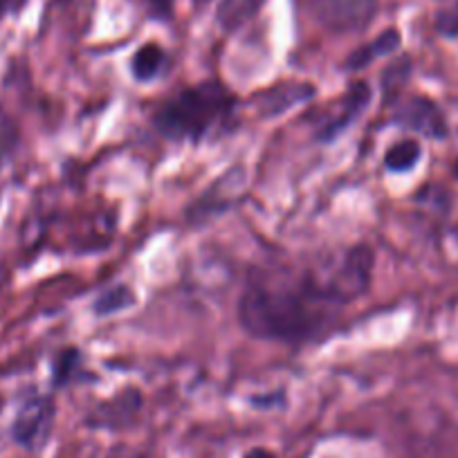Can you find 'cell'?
<instances>
[{
	"instance_id": "9a60e30c",
	"label": "cell",
	"mask_w": 458,
	"mask_h": 458,
	"mask_svg": "<svg viewBox=\"0 0 458 458\" xmlns=\"http://www.w3.org/2000/svg\"><path fill=\"white\" fill-rule=\"evenodd\" d=\"M21 147V131L10 113L0 106V171L5 169Z\"/></svg>"
},
{
	"instance_id": "277c9868",
	"label": "cell",
	"mask_w": 458,
	"mask_h": 458,
	"mask_svg": "<svg viewBox=\"0 0 458 458\" xmlns=\"http://www.w3.org/2000/svg\"><path fill=\"white\" fill-rule=\"evenodd\" d=\"M373 252L367 245H358V248L349 250L344 254L342 261L337 263L333 272L324 279L328 293L337 299L339 303H349L364 294L371 285L373 275Z\"/></svg>"
},
{
	"instance_id": "6da1fadb",
	"label": "cell",
	"mask_w": 458,
	"mask_h": 458,
	"mask_svg": "<svg viewBox=\"0 0 458 458\" xmlns=\"http://www.w3.org/2000/svg\"><path fill=\"white\" fill-rule=\"evenodd\" d=\"M339 306L324 279L306 272L294 281L263 279L248 285L239 299V319L259 339L301 344L319 337Z\"/></svg>"
},
{
	"instance_id": "7c38bea8",
	"label": "cell",
	"mask_w": 458,
	"mask_h": 458,
	"mask_svg": "<svg viewBox=\"0 0 458 458\" xmlns=\"http://www.w3.org/2000/svg\"><path fill=\"white\" fill-rule=\"evenodd\" d=\"M422 157V147L418 140H400V142H395L394 147L386 151L385 156V166L386 171H391V174H407V171H411L413 166L420 162Z\"/></svg>"
},
{
	"instance_id": "3957f363",
	"label": "cell",
	"mask_w": 458,
	"mask_h": 458,
	"mask_svg": "<svg viewBox=\"0 0 458 458\" xmlns=\"http://www.w3.org/2000/svg\"><path fill=\"white\" fill-rule=\"evenodd\" d=\"M56 407L52 395L28 391L12 420V440L25 452H41L55 429Z\"/></svg>"
},
{
	"instance_id": "7a4b0ae2",
	"label": "cell",
	"mask_w": 458,
	"mask_h": 458,
	"mask_svg": "<svg viewBox=\"0 0 458 458\" xmlns=\"http://www.w3.org/2000/svg\"><path fill=\"white\" fill-rule=\"evenodd\" d=\"M239 99L216 79L184 88L166 99L153 117V124L165 138L175 142H200L220 133L234 120Z\"/></svg>"
},
{
	"instance_id": "8992f818",
	"label": "cell",
	"mask_w": 458,
	"mask_h": 458,
	"mask_svg": "<svg viewBox=\"0 0 458 458\" xmlns=\"http://www.w3.org/2000/svg\"><path fill=\"white\" fill-rule=\"evenodd\" d=\"M394 124L429 140H443L447 135L445 113L434 99L422 95L409 97L395 108Z\"/></svg>"
},
{
	"instance_id": "2e32d148",
	"label": "cell",
	"mask_w": 458,
	"mask_h": 458,
	"mask_svg": "<svg viewBox=\"0 0 458 458\" xmlns=\"http://www.w3.org/2000/svg\"><path fill=\"white\" fill-rule=\"evenodd\" d=\"M436 30L443 37H458V12L445 10L436 16Z\"/></svg>"
},
{
	"instance_id": "5bb4252c",
	"label": "cell",
	"mask_w": 458,
	"mask_h": 458,
	"mask_svg": "<svg viewBox=\"0 0 458 458\" xmlns=\"http://www.w3.org/2000/svg\"><path fill=\"white\" fill-rule=\"evenodd\" d=\"M81 376V353L79 349H64L55 355V362H52V385L55 389L59 386L72 385L77 377Z\"/></svg>"
},
{
	"instance_id": "8fae6325",
	"label": "cell",
	"mask_w": 458,
	"mask_h": 458,
	"mask_svg": "<svg viewBox=\"0 0 458 458\" xmlns=\"http://www.w3.org/2000/svg\"><path fill=\"white\" fill-rule=\"evenodd\" d=\"M165 59L166 55L165 50H162V46H157V43H147V46H142L135 52L133 61H131V72H133V77L138 79V81L147 83L160 74Z\"/></svg>"
},
{
	"instance_id": "d6986e66",
	"label": "cell",
	"mask_w": 458,
	"mask_h": 458,
	"mask_svg": "<svg viewBox=\"0 0 458 458\" xmlns=\"http://www.w3.org/2000/svg\"><path fill=\"white\" fill-rule=\"evenodd\" d=\"M243 458H276V456L275 452H270V449L266 447H252Z\"/></svg>"
},
{
	"instance_id": "9c48e42d",
	"label": "cell",
	"mask_w": 458,
	"mask_h": 458,
	"mask_svg": "<svg viewBox=\"0 0 458 458\" xmlns=\"http://www.w3.org/2000/svg\"><path fill=\"white\" fill-rule=\"evenodd\" d=\"M310 95V83H301V86L299 83H281V86L263 92L259 108H261L263 114H279L281 110H288L290 106H294L297 101H303Z\"/></svg>"
},
{
	"instance_id": "e0dca14e",
	"label": "cell",
	"mask_w": 458,
	"mask_h": 458,
	"mask_svg": "<svg viewBox=\"0 0 458 458\" xmlns=\"http://www.w3.org/2000/svg\"><path fill=\"white\" fill-rule=\"evenodd\" d=\"M174 3L175 0H148L153 14L160 16V19H169L171 10H174Z\"/></svg>"
},
{
	"instance_id": "4fadbf2b",
	"label": "cell",
	"mask_w": 458,
	"mask_h": 458,
	"mask_svg": "<svg viewBox=\"0 0 458 458\" xmlns=\"http://www.w3.org/2000/svg\"><path fill=\"white\" fill-rule=\"evenodd\" d=\"M131 306H135L133 288H129L126 284H120L108 288L104 294H99V297L95 299V303H92V310L99 317H108L114 315V312L126 310V308Z\"/></svg>"
},
{
	"instance_id": "52a82bcc",
	"label": "cell",
	"mask_w": 458,
	"mask_h": 458,
	"mask_svg": "<svg viewBox=\"0 0 458 458\" xmlns=\"http://www.w3.org/2000/svg\"><path fill=\"white\" fill-rule=\"evenodd\" d=\"M371 101V88L367 86V81H355L351 83V88L346 90V95L339 99V106L335 108V113L330 114L328 120L324 122V126L319 129L321 142H333L339 133L349 129L360 114L364 113V108Z\"/></svg>"
},
{
	"instance_id": "ffe728a7",
	"label": "cell",
	"mask_w": 458,
	"mask_h": 458,
	"mask_svg": "<svg viewBox=\"0 0 458 458\" xmlns=\"http://www.w3.org/2000/svg\"><path fill=\"white\" fill-rule=\"evenodd\" d=\"M207 3H209V0H193V5H196L198 10H202V7H205Z\"/></svg>"
},
{
	"instance_id": "5b68a950",
	"label": "cell",
	"mask_w": 458,
	"mask_h": 458,
	"mask_svg": "<svg viewBox=\"0 0 458 458\" xmlns=\"http://www.w3.org/2000/svg\"><path fill=\"white\" fill-rule=\"evenodd\" d=\"M310 12L335 34L362 32L377 14V0H308Z\"/></svg>"
},
{
	"instance_id": "44dd1931",
	"label": "cell",
	"mask_w": 458,
	"mask_h": 458,
	"mask_svg": "<svg viewBox=\"0 0 458 458\" xmlns=\"http://www.w3.org/2000/svg\"><path fill=\"white\" fill-rule=\"evenodd\" d=\"M454 174H456V178H458V165H456V166H454Z\"/></svg>"
},
{
	"instance_id": "ba28073f",
	"label": "cell",
	"mask_w": 458,
	"mask_h": 458,
	"mask_svg": "<svg viewBox=\"0 0 458 458\" xmlns=\"http://www.w3.org/2000/svg\"><path fill=\"white\" fill-rule=\"evenodd\" d=\"M261 5L263 0H220L216 19L225 32H236L259 14Z\"/></svg>"
},
{
	"instance_id": "ac0fdd59",
	"label": "cell",
	"mask_w": 458,
	"mask_h": 458,
	"mask_svg": "<svg viewBox=\"0 0 458 458\" xmlns=\"http://www.w3.org/2000/svg\"><path fill=\"white\" fill-rule=\"evenodd\" d=\"M25 0H0V19L7 14H12V12L19 10L21 5H23Z\"/></svg>"
},
{
	"instance_id": "30bf717a",
	"label": "cell",
	"mask_w": 458,
	"mask_h": 458,
	"mask_svg": "<svg viewBox=\"0 0 458 458\" xmlns=\"http://www.w3.org/2000/svg\"><path fill=\"white\" fill-rule=\"evenodd\" d=\"M400 32L398 30H385V32L380 34V37L376 38L373 43H369V46L360 47L358 52H353V55L349 56V61H346V70H362L367 68L371 61L380 59V56H386L391 55V52H395L400 47Z\"/></svg>"
}]
</instances>
